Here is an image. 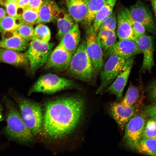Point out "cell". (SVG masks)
Segmentation results:
<instances>
[{
    "instance_id": "1",
    "label": "cell",
    "mask_w": 156,
    "mask_h": 156,
    "mask_svg": "<svg viewBox=\"0 0 156 156\" xmlns=\"http://www.w3.org/2000/svg\"><path fill=\"white\" fill-rule=\"evenodd\" d=\"M85 108L84 101L78 96L64 97L48 102L40 134L54 140L68 135L79 125Z\"/></svg>"
},
{
    "instance_id": "2",
    "label": "cell",
    "mask_w": 156,
    "mask_h": 156,
    "mask_svg": "<svg viewBox=\"0 0 156 156\" xmlns=\"http://www.w3.org/2000/svg\"><path fill=\"white\" fill-rule=\"evenodd\" d=\"M2 101L5 110L7 124L4 131L6 135L11 140L29 144L34 137L24 121L17 106L6 96L3 97Z\"/></svg>"
},
{
    "instance_id": "3",
    "label": "cell",
    "mask_w": 156,
    "mask_h": 156,
    "mask_svg": "<svg viewBox=\"0 0 156 156\" xmlns=\"http://www.w3.org/2000/svg\"><path fill=\"white\" fill-rule=\"evenodd\" d=\"M12 97L24 121L34 137L39 135L43 118L41 105L30 99L17 94L12 95Z\"/></svg>"
},
{
    "instance_id": "4",
    "label": "cell",
    "mask_w": 156,
    "mask_h": 156,
    "mask_svg": "<svg viewBox=\"0 0 156 156\" xmlns=\"http://www.w3.org/2000/svg\"><path fill=\"white\" fill-rule=\"evenodd\" d=\"M75 78L89 82L94 76L92 62L87 52L85 40L79 44L67 70Z\"/></svg>"
},
{
    "instance_id": "5",
    "label": "cell",
    "mask_w": 156,
    "mask_h": 156,
    "mask_svg": "<svg viewBox=\"0 0 156 156\" xmlns=\"http://www.w3.org/2000/svg\"><path fill=\"white\" fill-rule=\"evenodd\" d=\"M75 84L73 80L49 73L38 79L30 89L28 94L35 92L52 94L70 88Z\"/></svg>"
},
{
    "instance_id": "6",
    "label": "cell",
    "mask_w": 156,
    "mask_h": 156,
    "mask_svg": "<svg viewBox=\"0 0 156 156\" xmlns=\"http://www.w3.org/2000/svg\"><path fill=\"white\" fill-rule=\"evenodd\" d=\"M54 44L33 38L25 53L29 62V71L33 74L46 63Z\"/></svg>"
},
{
    "instance_id": "7",
    "label": "cell",
    "mask_w": 156,
    "mask_h": 156,
    "mask_svg": "<svg viewBox=\"0 0 156 156\" xmlns=\"http://www.w3.org/2000/svg\"><path fill=\"white\" fill-rule=\"evenodd\" d=\"M100 72L101 82L96 91L99 94L104 91L113 82L122 71L127 60L115 56H111Z\"/></svg>"
},
{
    "instance_id": "8",
    "label": "cell",
    "mask_w": 156,
    "mask_h": 156,
    "mask_svg": "<svg viewBox=\"0 0 156 156\" xmlns=\"http://www.w3.org/2000/svg\"><path fill=\"white\" fill-rule=\"evenodd\" d=\"M86 49L92 62L94 75H96L103 66V53L97 34L94 32L92 25L86 28Z\"/></svg>"
},
{
    "instance_id": "9",
    "label": "cell",
    "mask_w": 156,
    "mask_h": 156,
    "mask_svg": "<svg viewBox=\"0 0 156 156\" xmlns=\"http://www.w3.org/2000/svg\"><path fill=\"white\" fill-rule=\"evenodd\" d=\"M146 118L143 110L138 111L130 118L126 125L124 141L127 146L135 149L141 139Z\"/></svg>"
},
{
    "instance_id": "10",
    "label": "cell",
    "mask_w": 156,
    "mask_h": 156,
    "mask_svg": "<svg viewBox=\"0 0 156 156\" xmlns=\"http://www.w3.org/2000/svg\"><path fill=\"white\" fill-rule=\"evenodd\" d=\"M134 41L143 55L140 72L151 71L155 66L153 37L144 34L137 37Z\"/></svg>"
},
{
    "instance_id": "11",
    "label": "cell",
    "mask_w": 156,
    "mask_h": 156,
    "mask_svg": "<svg viewBox=\"0 0 156 156\" xmlns=\"http://www.w3.org/2000/svg\"><path fill=\"white\" fill-rule=\"evenodd\" d=\"M132 17L137 22L142 25L146 31L155 34L156 25L152 13L146 6L140 1H138L128 8Z\"/></svg>"
},
{
    "instance_id": "12",
    "label": "cell",
    "mask_w": 156,
    "mask_h": 156,
    "mask_svg": "<svg viewBox=\"0 0 156 156\" xmlns=\"http://www.w3.org/2000/svg\"><path fill=\"white\" fill-rule=\"evenodd\" d=\"M73 55L58 44L49 54L44 64V68L57 72L67 70Z\"/></svg>"
},
{
    "instance_id": "13",
    "label": "cell",
    "mask_w": 156,
    "mask_h": 156,
    "mask_svg": "<svg viewBox=\"0 0 156 156\" xmlns=\"http://www.w3.org/2000/svg\"><path fill=\"white\" fill-rule=\"evenodd\" d=\"M134 57L127 60L121 72L106 89L107 92L115 95L119 101H120L123 97V91L128 81L132 67Z\"/></svg>"
},
{
    "instance_id": "14",
    "label": "cell",
    "mask_w": 156,
    "mask_h": 156,
    "mask_svg": "<svg viewBox=\"0 0 156 156\" xmlns=\"http://www.w3.org/2000/svg\"><path fill=\"white\" fill-rule=\"evenodd\" d=\"M141 53L134 41L128 40H119L107 51L105 57L115 56L126 60Z\"/></svg>"
},
{
    "instance_id": "15",
    "label": "cell",
    "mask_w": 156,
    "mask_h": 156,
    "mask_svg": "<svg viewBox=\"0 0 156 156\" xmlns=\"http://www.w3.org/2000/svg\"><path fill=\"white\" fill-rule=\"evenodd\" d=\"M138 105V103L128 106L114 103L110 106L109 112L120 127L123 129L130 118L139 111Z\"/></svg>"
},
{
    "instance_id": "16",
    "label": "cell",
    "mask_w": 156,
    "mask_h": 156,
    "mask_svg": "<svg viewBox=\"0 0 156 156\" xmlns=\"http://www.w3.org/2000/svg\"><path fill=\"white\" fill-rule=\"evenodd\" d=\"M0 63L24 67L29 65L28 60L25 53L0 47Z\"/></svg>"
},
{
    "instance_id": "17",
    "label": "cell",
    "mask_w": 156,
    "mask_h": 156,
    "mask_svg": "<svg viewBox=\"0 0 156 156\" xmlns=\"http://www.w3.org/2000/svg\"><path fill=\"white\" fill-rule=\"evenodd\" d=\"M61 10L53 0H45L39 9L37 24L47 23L56 20Z\"/></svg>"
},
{
    "instance_id": "18",
    "label": "cell",
    "mask_w": 156,
    "mask_h": 156,
    "mask_svg": "<svg viewBox=\"0 0 156 156\" xmlns=\"http://www.w3.org/2000/svg\"><path fill=\"white\" fill-rule=\"evenodd\" d=\"M29 40L20 36L14 31L11 36L3 37L0 40V47L18 51L26 50L29 46Z\"/></svg>"
},
{
    "instance_id": "19",
    "label": "cell",
    "mask_w": 156,
    "mask_h": 156,
    "mask_svg": "<svg viewBox=\"0 0 156 156\" xmlns=\"http://www.w3.org/2000/svg\"><path fill=\"white\" fill-rule=\"evenodd\" d=\"M80 37L81 33L78 25L76 24L63 36L58 44L73 55L79 44Z\"/></svg>"
},
{
    "instance_id": "20",
    "label": "cell",
    "mask_w": 156,
    "mask_h": 156,
    "mask_svg": "<svg viewBox=\"0 0 156 156\" xmlns=\"http://www.w3.org/2000/svg\"><path fill=\"white\" fill-rule=\"evenodd\" d=\"M68 13L75 22L83 21L87 13L88 0H66Z\"/></svg>"
},
{
    "instance_id": "21",
    "label": "cell",
    "mask_w": 156,
    "mask_h": 156,
    "mask_svg": "<svg viewBox=\"0 0 156 156\" xmlns=\"http://www.w3.org/2000/svg\"><path fill=\"white\" fill-rule=\"evenodd\" d=\"M56 20L58 27L57 38L60 40L75 25V22L69 13L61 10Z\"/></svg>"
},
{
    "instance_id": "22",
    "label": "cell",
    "mask_w": 156,
    "mask_h": 156,
    "mask_svg": "<svg viewBox=\"0 0 156 156\" xmlns=\"http://www.w3.org/2000/svg\"><path fill=\"white\" fill-rule=\"evenodd\" d=\"M117 34L119 40H128L135 41L136 38L135 34L119 10L117 13Z\"/></svg>"
},
{
    "instance_id": "23",
    "label": "cell",
    "mask_w": 156,
    "mask_h": 156,
    "mask_svg": "<svg viewBox=\"0 0 156 156\" xmlns=\"http://www.w3.org/2000/svg\"><path fill=\"white\" fill-rule=\"evenodd\" d=\"M117 0H107L104 5L96 14L92 25L94 32L97 34L103 20L113 12Z\"/></svg>"
},
{
    "instance_id": "24",
    "label": "cell",
    "mask_w": 156,
    "mask_h": 156,
    "mask_svg": "<svg viewBox=\"0 0 156 156\" xmlns=\"http://www.w3.org/2000/svg\"><path fill=\"white\" fill-rule=\"evenodd\" d=\"M107 0H88L86 16L82 21L86 28L92 24L95 16L104 5Z\"/></svg>"
},
{
    "instance_id": "25",
    "label": "cell",
    "mask_w": 156,
    "mask_h": 156,
    "mask_svg": "<svg viewBox=\"0 0 156 156\" xmlns=\"http://www.w3.org/2000/svg\"><path fill=\"white\" fill-rule=\"evenodd\" d=\"M22 23L21 18L6 15L0 20V33L3 35L14 32Z\"/></svg>"
},
{
    "instance_id": "26",
    "label": "cell",
    "mask_w": 156,
    "mask_h": 156,
    "mask_svg": "<svg viewBox=\"0 0 156 156\" xmlns=\"http://www.w3.org/2000/svg\"><path fill=\"white\" fill-rule=\"evenodd\" d=\"M156 139L141 138L135 149L140 153L156 156Z\"/></svg>"
},
{
    "instance_id": "27",
    "label": "cell",
    "mask_w": 156,
    "mask_h": 156,
    "mask_svg": "<svg viewBox=\"0 0 156 156\" xmlns=\"http://www.w3.org/2000/svg\"><path fill=\"white\" fill-rule=\"evenodd\" d=\"M140 95L139 88L133 84H130L124 98L119 103L128 106L135 105L140 101Z\"/></svg>"
},
{
    "instance_id": "28",
    "label": "cell",
    "mask_w": 156,
    "mask_h": 156,
    "mask_svg": "<svg viewBox=\"0 0 156 156\" xmlns=\"http://www.w3.org/2000/svg\"><path fill=\"white\" fill-rule=\"evenodd\" d=\"M119 11L123 18L131 26L136 37L145 34L146 31L145 28L142 25L133 19L129 12L128 8L123 7Z\"/></svg>"
},
{
    "instance_id": "29",
    "label": "cell",
    "mask_w": 156,
    "mask_h": 156,
    "mask_svg": "<svg viewBox=\"0 0 156 156\" xmlns=\"http://www.w3.org/2000/svg\"><path fill=\"white\" fill-rule=\"evenodd\" d=\"M51 38V33L49 27L43 23H40L34 29V38L42 42L48 43Z\"/></svg>"
},
{
    "instance_id": "30",
    "label": "cell",
    "mask_w": 156,
    "mask_h": 156,
    "mask_svg": "<svg viewBox=\"0 0 156 156\" xmlns=\"http://www.w3.org/2000/svg\"><path fill=\"white\" fill-rule=\"evenodd\" d=\"M39 10L27 7L21 16L22 23L32 25L37 24L38 18Z\"/></svg>"
},
{
    "instance_id": "31",
    "label": "cell",
    "mask_w": 156,
    "mask_h": 156,
    "mask_svg": "<svg viewBox=\"0 0 156 156\" xmlns=\"http://www.w3.org/2000/svg\"><path fill=\"white\" fill-rule=\"evenodd\" d=\"M4 5L5 7L6 13L9 16L21 18L25 9L19 6L17 2L6 1Z\"/></svg>"
},
{
    "instance_id": "32",
    "label": "cell",
    "mask_w": 156,
    "mask_h": 156,
    "mask_svg": "<svg viewBox=\"0 0 156 156\" xmlns=\"http://www.w3.org/2000/svg\"><path fill=\"white\" fill-rule=\"evenodd\" d=\"M143 138L156 139V118H149L146 121L142 135Z\"/></svg>"
},
{
    "instance_id": "33",
    "label": "cell",
    "mask_w": 156,
    "mask_h": 156,
    "mask_svg": "<svg viewBox=\"0 0 156 156\" xmlns=\"http://www.w3.org/2000/svg\"><path fill=\"white\" fill-rule=\"evenodd\" d=\"M14 31L29 40L34 38V28L32 25L22 23Z\"/></svg>"
},
{
    "instance_id": "34",
    "label": "cell",
    "mask_w": 156,
    "mask_h": 156,
    "mask_svg": "<svg viewBox=\"0 0 156 156\" xmlns=\"http://www.w3.org/2000/svg\"><path fill=\"white\" fill-rule=\"evenodd\" d=\"M117 23V16L115 12L105 18L102 21L99 30H108L114 31Z\"/></svg>"
},
{
    "instance_id": "35",
    "label": "cell",
    "mask_w": 156,
    "mask_h": 156,
    "mask_svg": "<svg viewBox=\"0 0 156 156\" xmlns=\"http://www.w3.org/2000/svg\"><path fill=\"white\" fill-rule=\"evenodd\" d=\"M99 40L102 50L106 51L116 42V35L115 34Z\"/></svg>"
},
{
    "instance_id": "36",
    "label": "cell",
    "mask_w": 156,
    "mask_h": 156,
    "mask_svg": "<svg viewBox=\"0 0 156 156\" xmlns=\"http://www.w3.org/2000/svg\"><path fill=\"white\" fill-rule=\"evenodd\" d=\"M143 111L146 118H156L155 103L145 106Z\"/></svg>"
},
{
    "instance_id": "37",
    "label": "cell",
    "mask_w": 156,
    "mask_h": 156,
    "mask_svg": "<svg viewBox=\"0 0 156 156\" xmlns=\"http://www.w3.org/2000/svg\"><path fill=\"white\" fill-rule=\"evenodd\" d=\"M156 80H153L148 85L147 91L149 99L155 103L156 101Z\"/></svg>"
},
{
    "instance_id": "38",
    "label": "cell",
    "mask_w": 156,
    "mask_h": 156,
    "mask_svg": "<svg viewBox=\"0 0 156 156\" xmlns=\"http://www.w3.org/2000/svg\"><path fill=\"white\" fill-rule=\"evenodd\" d=\"M45 0H29L28 7L39 10Z\"/></svg>"
},
{
    "instance_id": "39",
    "label": "cell",
    "mask_w": 156,
    "mask_h": 156,
    "mask_svg": "<svg viewBox=\"0 0 156 156\" xmlns=\"http://www.w3.org/2000/svg\"><path fill=\"white\" fill-rule=\"evenodd\" d=\"M29 0H18L17 3L19 6L25 9L28 5Z\"/></svg>"
},
{
    "instance_id": "40",
    "label": "cell",
    "mask_w": 156,
    "mask_h": 156,
    "mask_svg": "<svg viewBox=\"0 0 156 156\" xmlns=\"http://www.w3.org/2000/svg\"><path fill=\"white\" fill-rule=\"evenodd\" d=\"M6 11L3 8L0 7V20L6 16Z\"/></svg>"
},
{
    "instance_id": "41",
    "label": "cell",
    "mask_w": 156,
    "mask_h": 156,
    "mask_svg": "<svg viewBox=\"0 0 156 156\" xmlns=\"http://www.w3.org/2000/svg\"><path fill=\"white\" fill-rule=\"evenodd\" d=\"M3 108L0 103V123L4 120V118L3 115Z\"/></svg>"
},
{
    "instance_id": "42",
    "label": "cell",
    "mask_w": 156,
    "mask_h": 156,
    "mask_svg": "<svg viewBox=\"0 0 156 156\" xmlns=\"http://www.w3.org/2000/svg\"><path fill=\"white\" fill-rule=\"evenodd\" d=\"M151 5L155 14V15L156 14V0H153L151 1Z\"/></svg>"
},
{
    "instance_id": "43",
    "label": "cell",
    "mask_w": 156,
    "mask_h": 156,
    "mask_svg": "<svg viewBox=\"0 0 156 156\" xmlns=\"http://www.w3.org/2000/svg\"><path fill=\"white\" fill-rule=\"evenodd\" d=\"M7 0H0V3L1 4H4Z\"/></svg>"
},
{
    "instance_id": "44",
    "label": "cell",
    "mask_w": 156,
    "mask_h": 156,
    "mask_svg": "<svg viewBox=\"0 0 156 156\" xmlns=\"http://www.w3.org/2000/svg\"><path fill=\"white\" fill-rule=\"evenodd\" d=\"M18 0H7L6 1L11 2H17Z\"/></svg>"
},
{
    "instance_id": "45",
    "label": "cell",
    "mask_w": 156,
    "mask_h": 156,
    "mask_svg": "<svg viewBox=\"0 0 156 156\" xmlns=\"http://www.w3.org/2000/svg\"><path fill=\"white\" fill-rule=\"evenodd\" d=\"M150 0V1H152V0Z\"/></svg>"
}]
</instances>
